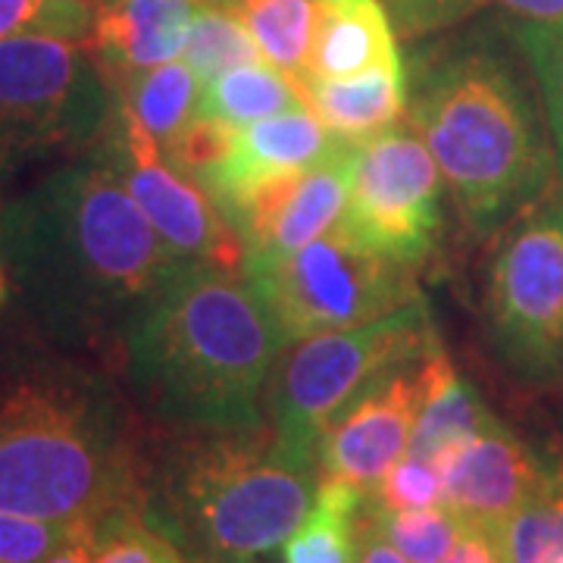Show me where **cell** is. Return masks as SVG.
Masks as SVG:
<instances>
[{
	"mask_svg": "<svg viewBox=\"0 0 563 563\" xmlns=\"http://www.w3.org/2000/svg\"><path fill=\"white\" fill-rule=\"evenodd\" d=\"M203 0H107L95 13L88 51L103 79L141 73L181 57Z\"/></svg>",
	"mask_w": 563,
	"mask_h": 563,
	"instance_id": "16",
	"label": "cell"
},
{
	"mask_svg": "<svg viewBox=\"0 0 563 563\" xmlns=\"http://www.w3.org/2000/svg\"><path fill=\"white\" fill-rule=\"evenodd\" d=\"M73 526L76 523L35 520L0 510V563H41L57 544L66 542Z\"/></svg>",
	"mask_w": 563,
	"mask_h": 563,
	"instance_id": "31",
	"label": "cell"
},
{
	"mask_svg": "<svg viewBox=\"0 0 563 563\" xmlns=\"http://www.w3.org/2000/svg\"><path fill=\"white\" fill-rule=\"evenodd\" d=\"M303 103L344 141H363L398 125L407 113V73L385 66L354 79H298Z\"/></svg>",
	"mask_w": 563,
	"mask_h": 563,
	"instance_id": "18",
	"label": "cell"
},
{
	"mask_svg": "<svg viewBox=\"0 0 563 563\" xmlns=\"http://www.w3.org/2000/svg\"><path fill=\"white\" fill-rule=\"evenodd\" d=\"M151 429L113 376L0 332V510L79 523L139 507Z\"/></svg>",
	"mask_w": 563,
	"mask_h": 563,
	"instance_id": "2",
	"label": "cell"
},
{
	"mask_svg": "<svg viewBox=\"0 0 563 563\" xmlns=\"http://www.w3.org/2000/svg\"><path fill=\"white\" fill-rule=\"evenodd\" d=\"M95 523L98 520H81L73 526L66 542L57 544L41 563H95Z\"/></svg>",
	"mask_w": 563,
	"mask_h": 563,
	"instance_id": "34",
	"label": "cell"
},
{
	"mask_svg": "<svg viewBox=\"0 0 563 563\" xmlns=\"http://www.w3.org/2000/svg\"><path fill=\"white\" fill-rule=\"evenodd\" d=\"M107 85L113 91V103L139 122L151 139H157L161 147L198 117L201 81L181 60L117 76L107 79Z\"/></svg>",
	"mask_w": 563,
	"mask_h": 563,
	"instance_id": "20",
	"label": "cell"
},
{
	"mask_svg": "<svg viewBox=\"0 0 563 563\" xmlns=\"http://www.w3.org/2000/svg\"><path fill=\"white\" fill-rule=\"evenodd\" d=\"M113 91L85 41H0V179L29 163L73 161L113 125Z\"/></svg>",
	"mask_w": 563,
	"mask_h": 563,
	"instance_id": "6",
	"label": "cell"
},
{
	"mask_svg": "<svg viewBox=\"0 0 563 563\" xmlns=\"http://www.w3.org/2000/svg\"><path fill=\"white\" fill-rule=\"evenodd\" d=\"M242 276L273 317L285 347L379 320L420 298L413 266L369 251L342 225L291 254L244 257Z\"/></svg>",
	"mask_w": 563,
	"mask_h": 563,
	"instance_id": "8",
	"label": "cell"
},
{
	"mask_svg": "<svg viewBox=\"0 0 563 563\" xmlns=\"http://www.w3.org/2000/svg\"><path fill=\"white\" fill-rule=\"evenodd\" d=\"M442 188L439 163L417 129L391 125L354 144L339 225L369 251L417 266L442 229Z\"/></svg>",
	"mask_w": 563,
	"mask_h": 563,
	"instance_id": "10",
	"label": "cell"
},
{
	"mask_svg": "<svg viewBox=\"0 0 563 563\" xmlns=\"http://www.w3.org/2000/svg\"><path fill=\"white\" fill-rule=\"evenodd\" d=\"M492 344L529 383L563 376V191L507 225L485 288Z\"/></svg>",
	"mask_w": 563,
	"mask_h": 563,
	"instance_id": "9",
	"label": "cell"
},
{
	"mask_svg": "<svg viewBox=\"0 0 563 563\" xmlns=\"http://www.w3.org/2000/svg\"><path fill=\"white\" fill-rule=\"evenodd\" d=\"M444 563H510L504 529L498 526L466 523L461 542L444 558Z\"/></svg>",
	"mask_w": 563,
	"mask_h": 563,
	"instance_id": "33",
	"label": "cell"
},
{
	"mask_svg": "<svg viewBox=\"0 0 563 563\" xmlns=\"http://www.w3.org/2000/svg\"><path fill=\"white\" fill-rule=\"evenodd\" d=\"M395 32L404 38H426L466 20L483 0H383Z\"/></svg>",
	"mask_w": 563,
	"mask_h": 563,
	"instance_id": "32",
	"label": "cell"
},
{
	"mask_svg": "<svg viewBox=\"0 0 563 563\" xmlns=\"http://www.w3.org/2000/svg\"><path fill=\"white\" fill-rule=\"evenodd\" d=\"M10 276H7V266H3V254H0V310L10 303Z\"/></svg>",
	"mask_w": 563,
	"mask_h": 563,
	"instance_id": "37",
	"label": "cell"
},
{
	"mask_svg": "<svg viewBox=\"0 0 563 563\" xmlns=\"http://www.w3.org/2000/svg\"><path fill=\"white\" fill-rule=\"evenodd\" d=\"M320 466L257 429L151 432L139 510L191 563H247L307 520Z\"/></svg>",
	"mask_w": 563,
	"mask_h": 563,
	"instance_id": "4",
	"label": "cell"
},
{
	"mask_svg": "<svg viewBox=\"0 0 563 563\" xmlns=\"http://www.w3.org/2000/svg\"><path fill=\"white\" fill-rule=\"evenodd\" d=\"M492 422L495 417L488 413L483 398L463 383L442 344H432L422 357V404L407 454L439 463L448 451L476 439Z\"/></svg>",
	"mask_w": 563,
	"mask_h": 563,
	"instance_id": "19",
	"label": "cell"
},
{
	"mask_svg": "<svg viewBox=\"0 0 563 563\" xmlns=\"http://www.w3.org/2000/svg\"><path fill=\"white\" fill-rule=\"evenodd\" d=\"M103 144L129 195L176 261L242 273L244 242L235 225L222 217L198 181L166 161L157 139H151L120 107H113V125Z\"/></svg>",
	"mask_w": 563,
	"mask_h": 563,
	"instance_id": "11",
	"label": "cell"
},
{
	"mask_svg": "<svg viewBox=\"0 0 563 563\" xmlns=\"http://www.w3.org/2000/svg\"><path fill=\"white\" fill-rule=\"evenodd\" d=\"M357 563H410L388 544V539L376 529V523L366 517V510L361 517V561Z\"/></svg>",
	"mask_w": 563,
	"mask_h": 563,
	"instance_id": "36",
	"label": "cell"
},
{
	"mask_svg": "<svg viewBox=\"0 0 563 563\" xmlns=\"http://www.w3.org/2000/svg\"><path fill=\"white\" fill-rule=\"evenodd\" d=\"M510 563H563V466L504 526Z\"/></svg>",
	"mask_w": 563,
	"mask_h": 563,
	"instance_id": "26",
	"label": "cell"
},
{
	"mask_svg": "<svg viewBox=\"0 0 563 563\" xmlns=\"http://www.w3.org/2000/svg\"><path fill=\"white\" fill-rule=\"evenodd\" d=\"M261 57L291 79L307 73L313 44V0H232Z\"/></svg>",
	"mask_w": 563,
	"mask_h": 563,
	"instance_id": "23",
	"label": "cell"
},
{
	"mask_svg": "<svg viewBox=\"0 0 563 563\" xmlns=\"http://www.w3.org/2000/svg\"><path fill=\"white\" fill-rule=\"evenodd\" d=\"M435 342L426 301L417 298L379 320L288 344L269 379L266 422L288 451L320 466L325 426L385 373L422 357Z\"/></svg>",
	"mask_w": 563,
	"mask_h": 563,
	"instance_id": "7",
	"label": "cell"
},
{
	"mask_svg": "<svg viewBox=\"0 0 563 563\" xmlns=\"http://www.w3.org/2000/svg\"><path fill=\"white\" fill-rule=\"evenodd\" d=\"M347 141L332 135L310 110H291L235 129L222 161L207 169L198 185L225 217L247 191L288 173L313 169L335 157Z\"/></svg>",
	"mask_w": 563,
	"mask_h": 563,
	"instance_id": "15",
	"label": "cell"
},
{
	"mask_svg": "<svg viewBox=\"0 0 563 563\" xmlns=\"http://www.w3.org/2000/svg\"><path fill=\"white\" fill-rule=\"evenodd\" d=\"M95 563H191L139 507H117L95 523Z\"/></svg>",
	"mask_w": 563,
	"mask_h": 563,
	"instance_id": "28",
	"label": "cell"
},
{
	"mask_svg": "<svg viewBox=\"0 0 563 563\" xmlns=\"http://www.w3.org/2000/svg\"><path fill=\"white\" fill-rule=\"evenodd\" d=\"M483 7H498L517 22H563V0H483Z\"/></svg>",
	"mask_w": 563,
	"mask_h": 563,
	"instance_id": "35",
	"label": "cell"
},
{
	"mask_svg": "<svg viewBox=\"0 0 563 563\" xmlns=\"http://www.w3.org/2000/svg\"><path fill=\"white\" fill-rule=\"evenodd\" d=\"M81 3H95V7H101V3H107V0H81Z\"/></svg>",
	"mask_w": 563,
	"mask_h": 563,
	"instance_id": "38",
	"label": "cell"
},
{
	"mask_svg": "<svg viewBox=\"0 0 563 563\" xmlns=\"http://www.w3.org/2000/svg\"><path fill=\"white\" fill-rule=\"evenodd\" d=\"M439 470L444 504L461 514L463 523L504 529L558 466L536 457L504 422L495 420L476 439L448 451Z\"/></svg>",
	"mask_w": 563,
	"mask_h": 563,
	"instance_id": "14",
	"label": "cell"
},
{
	"mask_svg": "<svg viewBox=\"0 0 563 563\" xmlns=\"http://www.w3.org/2000/svg\"><path fill=\"white\" fill-rule=\"evenodd\" d=\"M285 351L242 273L185 263L120 344L122 379L163 429H257Z\"/></svg>",
	"mask_w": 563,
	"mask_h": 563,
	"instance_id": "3",
	"label": "cell"
},
{
	"mask_svg": "<svg viewBox=\"0 0 563 563\" xmlns=\"http://www.w3.org/2000/svg\"><path fill=\"white\" fill-rule=\"evenodd\" d=\"M366 492L339 479H320L317 501L291 539L282 544V563H357Z\"/></svg>",
	"mask_w": 563,
	"mask_h": 563,
	"instance_id": "21",
	"label": "cell"
},
{
	"mask_svg": "<svg viewBox=\"0 0 563 563\" xmlns=\"http://www.w3.org/2000/svg\"><path fill=\"white\" fill-rule=\"evenodd\" d=\"M366 498L383 510H420L444 501L442 470L439 463L404 454L388 466L379 483L366 492Z\"/></svg>",
	"mask_w": 563,
	"mask_h": 563,
	"instance_id": "30",
	"label": "cell"
},
{
	"mask_svg": "<svg viewBox=\"0 0 563 563\" xmlns=\"http://www.w3.org/2000/svg\"><path fill=\"white\" fill-rule=\"evenodd\" d=\"M291 110H307L301 85L266 60L222 73L201 85L198 98V117H210L229 125H247Z\"/></svg>",
	"mask_w": 563,
	"mask_h": 563,
	"instance_id": "22",
	"label": "cell"
},
{
	"mask_svg": "<svg viewBox=\"0 0 563 563\" xmlns=\"http://www.w3.org/2000/svg\"><path fill=\"white\" fill-rule=\"evenodd\" d=\"M510 41L520 47L539 81L544 120L554 144L558 173L563 176V22H510Z\"/></svg>",
	"mask_w": 563,
	"mask_h": 563,
	"instance_id": "27",
	"label": "cell"
},
{
	"mask_svg": "<svg viewBox=\"0 0 563 563\" xmlns=\"http://www.w3.org/2000/svg\"><path fill=\"white\" fill-rule=\"evenodd\" d=\"M313 44L301 79H354L404 66L383 0H313Z\"/></svg>",
	"mask_w": 563,
	"mask_h": 563,
	"instance_id": "17",
	"label": "cell"
},
{
	"mask_svg": "<svg viewBox=\"0 0 563 563\" xmlns=\"http://www.w3.org/2000/svg\"><path fill=\"white\" fill-rule=\"evenodd\" d=\"M363 510L388 544L410 563H444L466 529L461 514L444 501L420 510H383L366 498Z\"/></svg>",
	"mask_w": 563,
	"mask_h": 563,
	"instance_id": "25",
	"label": "cell"
},
{
	"mask_svg": "<svg viewBox=\"0 0 563 563\" xmlns=\"http://www.w3.org/2000/svg\"><path fill=\"white\" fill-rule=\"evenodd\" d=\"M0 254L29 332L113 361L141 310L185 266L141 213L103 141L0 210Z\"/></svg>",
	"mask_w": 563,
	"mask_h": 563,
	"instance_id": "1",
	"label": "cell"
},
{
	"mask_svg": "<svg viewBox=\"0 0 563 563\" xmlns=\"http://www.w3.org/2000/svg\"><path fill=\"white\" fill-rule=\"evenodd\" d=\"M354 144L313 169L288 173L247 191L225 220L242 235L244 257H279L335 229L347 201Z\"/></svg>",
	"mask_w": 563,
	"mask_h": 563,
	"instance_id": "13",
	"label": "cell"
},
{
	"mask_svg": "<svg viewBox=\"0 0 563 563\" xmlns=\"http://www.w3.org/2000/svg\"><path fill=\"white\" fill-rule=\"evenodd\" d=\"M225 3H232V0H225Z\"/></svg>",
	"mask_w": 563,
	"mask_h": 563,
	"instance_id": "39",
	"label": "cell"
},
{
	"mask_svg": "<svg viewBox=\"0 0 563 563\" xmlns=\"http://www.w3.org/2000/svg\"><path fill=\"white\" fill-rule=\"evenodd\" d=\"M95 13L98 7L81 0H0V41L16 35L88 41Z\"/></svg>",
	"mask_w": 563,
	"mask_h": 563,
	"instance_id": "29",
	"label": "cell"
},
{
	"mask_svg": "<svg viewBox=\"0 0 563 563\" xmlns=\"http://www.w3.org/2000/svg\"><path fill=\"white\" fill-rule=\"evenodd\" d=\"M179 60L198 76L201 85H207L229 69L261 63L263 57L251 32L244 29L242 16L232 10V3L203 0V7L188 29Z\"/></svg>",
	"mask_w": 563,
	"mask_h": 563,
	"instance_id": "24",
	"label": "cell"
},
{
	"mask_svg": "<svg viewBox=\"0 0 563 563\" xmlns=\"http://www.w3.org/2000/svg\"><path fill=\"white\" fill-rule=\"evenodd\" d=\"M422 357L385 373L325 426L317 451L320 479L369 492L391 463L401 461L422 404Z\"/></svg>",
	"mask_w": 563,
	"mask_h": 563,
	"instance_id": "12",
	"label": "cell"
},
{
	"mask_svg": "<svg viewBox=\"0 0 563 563\" xmlns=\"http://www.w3.org/2000/svg\"><path fill=\"white\" fill-rule=\"evenodd\" d=\"M407 122L432 151L470 235H492L548 198L554 147L520 73L495 47L463 44L422 63Z\"/></svg>",
	"mask_w": 563,
	"mask_h": 563,
	"instance_id": "5",
	"label": "cell"
}]
</instances>
